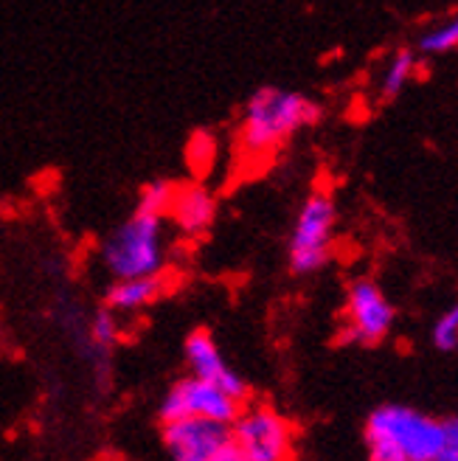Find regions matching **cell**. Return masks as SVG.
Here are the masks:
<instances>
[{
	"label": "cell",
	"mask_w": 458,
	"mask_h": 461,
	"mask_svg": "<svg viewBox=\"0 0 458 461\" xmlns=\"http://www.w3.org/2000/svg\"><path fill=\"white\" fill-rule=\"evenodd\" d=\"M320 119V107L299 94V90H287L276 85H265L250 94V99L242 107L237 144L239 152L247 160H267L276 155L290 138L312 127Z\"/></svg>",
	"instance_id": "cell-1"
},
{
	"label": "cell",
	"mask_w": 458,
	"mask_h": 461,
	"mask_svg": "<svg viewBox=\"0 0 458 461\" xmlns=\"http://www.w3.org/2000/svg\"><path fill=\"white\" fill-rule=\"evenodd\" d=\"M96 257L110 282L164 276L169 265L166 217L135 209L99 242Z\"/></svg>",
	"instance_id": "cell-2"
},
{
	"label": "cell",
	"mask_w": 458,
	"mask_h": 461,
	"mask_svg": "<svg viewBox=\"0 0 458 461\" xmlns=\"http://www.w3.org/2000/svg\"><path fill=\"white\" fill-rule=\"evenodd\" d=\"M445 442V420L410 405L388 402L365 420V447L372 461H436Z\"/></svg>",
	"instance_id": "cell-3"
},
{
	"label": "cell",
	"mask_w": 458,
	"mask_h": 461,
	"mask_svg": "<svg viewBox=\"0 0 458 461\" xmlns=\"http://www.w3.org/2000/svg\"><path fill=\"white\" fill-rule=\"evenodd\" d=\"M335 228H337L335 197L327 189L310 192L290 230V245H287L290 267L299 276H310L324 267L332 259Z\"/></svg>",
	"instance_id": "cell-4"
},
{
	"label": "cell",
	"mask_w": 458,
	"mask_h": 461,
	"mask_svg": "<svg viewBox=\"0 0 458 461\" xmlns=\"http://www.w3.org/2000/svg\"><path fill=\"white\" fill-rule=\"evenodd\" d=\"M231 450L245 461H292L295 428L267 402H245L231 422Z\"/></svg>",
	"instance_id": "cell-5"
},
{
	"label": "cell",
	"mask_w": 458,
	"mask_h": 461,
	"mask_svg": "<svg viewBox=\"0 0 458 461\" xmlns=\"http://www.w3.org/2000/svg\"><path fill=\"white\" fill-rule=\"evenodd\" d=\"M242 402L228 397L222 388L202 383L192 375L180 377L169 385V391L157 402V420L160 425L180 422V420H205V422H220L228 425L239 417Z\"/></svg>",
	"instance_id": "cell-6"
},
{
	"label": "cell",
	"mask_w": 458,
	"mask_h": 461,
	"mask_svg": "<svg viewBox=\"0 0 458 461\" xmlns=\"http://www.w3.org/2000/svg\"><path fill=\"white\" fill-rule=\"evenodd\" d=\"M394 304L388 302L382 287L360 276L346 287V304H343V340L357 346L380 343L394 327Z\"/></svg>",
	"instance_id": "cell-7"
},
{
	"label": "cell",
	"mask_w": 458,
	"mask_h": 461,
	"mask_svg": "<svg viewBox=\"0 0 458 461\" xmlns=\"http://www.w3.org/2000/svg\"><path fill=\"white\" fill-rule=\"evenodd\" d=\"M160 442L172 461H222L231 453V428L205 420L160 425Z\"/></svg>",
	"instance_id": "cell-8"
},
{
	"label": "cell",
	"mask_w": 458,
	"mask_h": 461,
	"mask_svg": "<svg viewBox=\"0 0 458 461\" xmlns=\"http://www.w3.org/2000/svg\"><path fill=\"white\" fill-rule=\"evenodd\" d=\"M183 357H186L192 377L222 388L228 397L239 400L242 405L247 402V383L237 375V368L225 360L222 349L217 346V340L209 330L189 332L186 343H183Z\"/></svg>",
	"instance_id": "cell-9"
},
{
	"label": "cell",
	"mask_w": 458,
	"mask_h": 461,
	"mask_svg": "<svg viewBox=\"0 0 458 461\" xmlns=\"http://www.w3.org/2000/svg\"><path fill=\"white\" fill-rule=\"evenodd\" d=\"M214 217H217V197L205 183L200 180L177 183L166 222L175 225L180 237H202L214 225Z\"/></svg>",
	"instance_id": "cell-10"
},
{
	"label": "cell",
	"mask_w": 458,
	"mask_h": 461,
	"mask_svg": "<svg viewBox=\"0 0 458 461\" xmlns=\"http://www.w3.org/2000/svg\"><path fill=\"white\" fill-rule=\"evenodd\" d=\"M169 290V279L152 276V279H130V282H110L102 293V307L112 315H139L157 304Z\"/></svg>",
	"instance_id": "cell-11"
},
{
	"label": "cell",
	"mask_w": 458,
	"mask_h": 461,
	"mask_svg": "<svg viewBox=\"0 0 458 461\" xmlns=\"http://www.w3.org/2000/svg\"><path fill=\"white\" fill-rule=\"evenodd\" d=\"M417 74H419L417 54L410 49L394 51L391 59H388V65L382 68V74H380V99H385V102L397 99L402 90L417 79Z\"/></svg>",
	"instance_id": "cell-12"
},
{
	"label": "cell",
	"mask_w": 458,
	"mask_h": 461,
	"mask_svg": "<svg viewBox=\"0 0 458 461\" xmlns=\"http://www.w3.org/2000/svg\"><path fill=\"white\" fill-rule=\"evenodd\" d=\"M220 155V141L211 130H194L186 141V164L192 169V175L202 183V177L209 175L217 164Z\"/></svg>",
	"instance_id": "cell-13"
},
{
	"label": "cell",
	"mask_w": 458,
	"mask_h": 461,
	"mask_svg": "<svg viewBox=\"0 0 458 461\" xmlns=\"http://www.w3.org/2000/svg\"><path fill=\"white\" fill-rule=\"evenodd\" d=\"M458 49V12L439 20L436 26H430L419 37V51L422 54H447Z\"/></svg>",
	"instance_id": "cell-14"
},
{
	"label": "cell",
	"mask_w": 458,
	"mask_h": 461,
	"mask_svg": "<svg viewBox=\"0 0 458 461\" xmlns=\"http://www.w3.org/2000/svg\"><path fill=\"white\" fill-rule=\"evenodd\" d=\"M175 192H177V183L175 180H164V177H160V180H149L147 186L139 192V203H135V209L157 214V217H166L169 209H172Z\"/></svg>",
	"instance_id": "cell-15"
},
{
	"label": "cell",
	"mask_w": 458,
	"mask_h": 461,
	"mask_svg": "<svg viewBox=\"0 0 458 461\" xmlns=\"http://www.w3.org/2000/svg\"><path fill=\"white\" fill-rule=\"evenodd\" d=\"M87 338L94 346H99V349L107 355L112 346H116L119 340V315H112L110 310H104L102 304L94 310V315H90V327H87Z\"/></svg>",
	"instance_id": "cell-16"
},
{
	"label": "cell",
	"mask_w": 458,
	"mask_h": 461,
	"mask_svg": "<svg viewBox=\"0 0 458 461\" xmlns=\"http://www.w3.org/2000/svg\"><path fill=\"white\" fill-rule=\"evenodd\" d=\"M430 338H433V346H436L439 352H455L458 349V302L436 318V324H433V330H430Z\"/></svg>",
	"instance_id": "cell-17"
},
{
	"label": "cell",
	"mask_w": 458,
	"mask_h": 461,
	"mask_svg": "<svg viewBox=\"0 0 458 461\" xmlns=\"http://www.w3.org/2000/svg\"><path fill=\"white\" fill-rule=\"evenodd\" d=\"M436 461H458V417L445 420V442Z\"/></svg>",
	"instance_id": "cell-18"
},
{
	"label": "cell",
	"mask_w": 458,
	"mask_h": 461,
	"mask_svg": "<svg viewBox=\"0 0 458 461\" xmlns=\"http://www.w3.org/2000/svg\"><path fill=\"white\" fill-rule=\"evenodd\" d=\"M222 461H245V458H239V456H237V453L231 450V453H228V456H225Z\"/></svg>",
	"instance_id": "cell-19"
}]
</instances>
